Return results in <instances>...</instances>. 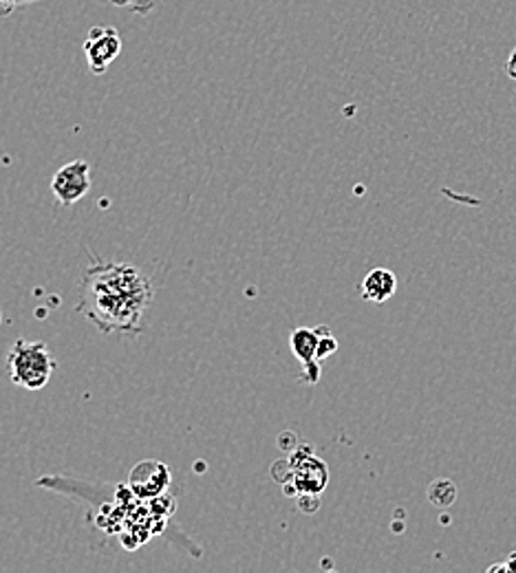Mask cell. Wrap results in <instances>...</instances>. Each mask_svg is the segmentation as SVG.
I'll list each match as a JSON object with an SVG mask.
<instances>
[{
  "label": "cell",
  "mask_w": 516,
  "mask_h": 573,
  "mask_svg": "<svg viewBox=\"0 0 516 573\" xmlns=\"http://www.w3.org/2000/svg\"><path fill=\"white\" fill-rule=\"evenodd\" d=\"M78 314L93 323L102 334L135 336L141 332L143 316L155 298L150 278L130 263H102L85 271Z\"/></svg>",
  "instance_id": "6da1fadb"
},
{
  "label": "cell",
  "mask_w": 516,
  "mask_h": 573,
  "mask_svg": "<svg viewBox=\"0 0 516 573\" xmlns=\"http://www.w3.org/2000/svg\"><path fill=\"white\" fill-rule=\"evenodd\" d=\"M58 362L44 343L16 340L7 353L9 377L24 391H40L49 384Z\"/></svg>",
  "instance_id": "7a4b0ae2"
},
{
  "label": "cell",
  "mask_w": 516,
  "mask_h": 573,
  "mask_svg": "<svg viewBox=\"0 0 516 573\" xmlns=\"http://www.w3.org/2000/svg\"><path fill=\"white\" fill-rule=\"evenodd\" d=\"M289 348L300 362V382L318 384L322 375V362L338 350V340L329 327H298L289 336Z\"/></svg>",
  "instance_id": "3957f363"
},
{
  "label": "cell",
  "mask_w": 516,
  "mask_h": 573,
  "mask_svg": "<svg viewBox=\"0 0 516 573\" xmlns=\"http://www.w3.org/2000/svg\"><path fill=\"white\" fill-rule=\"evenodd\" d=\"M82 51L93 76H105L122 53V38L113 27H93L82 45Z\"/></svg>",
  "instance_id": "277c9868"
},
{
  "label": "cell",
  "mask_w": 516,
  "mask_h": 573,
  "mask_svg": "<svg viewBox=\"0 0 516 573\" xmlns=\"http://www.w3.org/2000/svg\"><path fill=\"white\" fill-rule=\"evenodd\" d=\"M91 190V166L82 159L64 164L51 179V192L60 206L71 208Z\"/></svg>",
  "instance_id": "5b68a950"
},
{
  "label": "cell",
  "mask_w": 516,
  "mask_h": 573,
  "mask_svg": "<svg viewBox=\"0 0 516 573\" xmlns=\"http://www.w3.org/2000/svg\"><path fill=\"white\" fill-rule=\"evenodd\" d=\"M294 458H298V463L291 461V465H294V476H291V481H294L296 490H298L300 494H320V492L327 487V481H329V470H327V465H325L320 458L311 457L309 448H307V453H302L300 457H298V453H296V457Z\"/></svg>",
  "instance_id": "8992f818"
},
{
  "label": "cell",
  "mask_w": 516,
  "mask_h": 573,
  "mask_svg": "<svg viewBox=\"0 0 516 573\" xmlns=\"http://www.w3.org/2000/svg\"><path fill=\"white\" fill-rule=\"evenodd\" d=\"M170 483V470L163 463L146 461L130 474V490L143 498L161 496Z\"/></svg>",
  "instance_id": "52a82bcc"
},
{
  "label": "cell",
  "mask_w": 516,
  "mask_h": 573,
  "mask_svg": "<svg viewBox=\"0 0 516 573\" xmlns=\"http://www.w3.org/2000/svg\"><path fill=\"white\" fill-rule=\"evenodd\" d=\"M360 292H363L365 300L376 303V305H385L397 292V278L390 269L376 267L365 276V280L360 285Z\"/></svg>",
  "instance_id": "ba28073f"
},
{
  "label": "cell",
  "mask_w": 516,
  "mask_h": 573,
  "mask_svg": "<svg viewBox=\"0 0 516 573\" xmlns=\"http://www.w3.org/2000/svg\"><path fill=\"white\" fill-rule=\"evenodd\" d=\"M33 2H42V0H0V18L11 16L16 9L24 7V4H33ZM120 9H129L132 13H150L155 9V0H107Z\"/></svg>",
  "instance_id": "9c48e42d"
},
{
  "label": "cell",
  "mask_w": 516,
  "mask_h": 573,
  "mask_svg": "<svg viewBox=\"0 0 516 573\" xmlns=\"http://www.w3.org/2000/svg\"><path fill=\"white\" fill-rule=\"evenodd\" d=\"M457 485L450 478H435L428 485V501L437 510H448L457 501Z\"/></svg>",
  "instance_id": "30bf717a"
},
{
  "label": "cell",
  "mask_w": 516,
  "mask_h": 573,
  "mask_svg": "<svg viewBox=\"0 0 516 573\" xmlns=\"http://www.w3.org/2000/svg\"><path fill=\"white\" fill-rule=\"evenodd\" d=\"M508 76L513 78V80H516V45L515 49H513V53H510V58H508Z\"/></svg>",
  "instance_id": "8fae6325"
},
{
  "label": "cell",
  "mask_w": 516,
  "mask_h": 573,
  "mask_svg": "<svg viewBox=\"0 0 516 573\" xmlns=\"http://www.w3.org/2000/svg\"><path fill=\"white\" fill-rule=\"evenodd\" d=\"M508 565V572L515 573L516 572V554H510V561L506 563Z\"/></svg>",
  "instance_id": "7c38bea8"
},
{
  "label": "cell",
  "mask_w": 516,
  "mask_h": 573,
  "mask_svg": "<svg viewBox=\"0 0 516 573\" xmlns=\"http://www.w3.org/2000/svg\"><path fill=\"white\" fill-rule=\"evenodd\" d=\"M2 320H4V318H2V314H0V325H2Z\"/></svg>",
  "instance_id": "4fadbf2b"
}]
</instances>
